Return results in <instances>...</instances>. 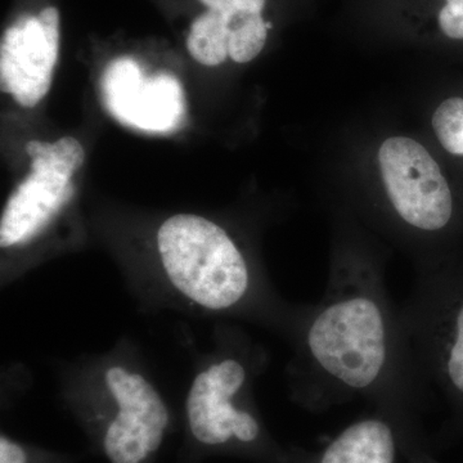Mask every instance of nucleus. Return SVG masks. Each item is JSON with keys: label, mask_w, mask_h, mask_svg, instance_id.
I'll return each mask as SVG.
<instances>
[{"label": "nucleus", "mask_w": 463, "mask_h": 463, "mask_svg": "<svg viewBox=\"0 0 463 463\" xmlns=\"http://www.w3.org/2000/svg\"><path fill=\"white\" fill-rule=\"evenodd\" d=\"M294 392L309 410L364 399L416 448L429 388L408 339L383 265L356 245L337 250L318 303L301 309L294 334Z\"/></svg>", "instance_id": "f257e3e1"}, {"label": "nucleus", "mask_w": 463, "mask_h": 463, "mask_svg": "<svg viewBox=\"0 0 463 463\" xmlns=\"http://www.w3.org/2000/svg\"><path fill=\"white\" fill-rule=\"evenodd\" d=\"M157 248L174 288L199 306L228 312L258 303L260 288L248 259L214 222L174 215L158 230Z\"/></svg>", "instance_id": "f03ea898"}, {"label": "nucleus", "mask_w": 463, "mask_h": 463, "mask_svg": "<svg viewBox=\"0 0 463 463\" xmlns=\"http://www.w3.org/2000/svg\"><path fill=\"white\" fill-rule=\"evenodd\" d=\"M401 316L429 388L463 419V272L423 273Z\"/></svg>", "instance_id": "7ed1b4c3"}, {"label": "nucleus", "mask_w": 463, "mask_h": 463, "mask_svg": "<svg viewBox=\"0 0 463 463\" xmlns=\"http://www.w3.org/2000/svg\"><path fill=\"white\" fill-rule=\"evenodd\" d=\"M379 164L389 205L404 227L420 236L449 227L452 191L428 149L407 137H392L381 146Z\"/></svg>", "instance_id": "20e7f679"}, {"label": "nucleus", "mask_w": 463, "mask_h": 463, "mask_svg": "<svg viewBox=\"0 0 463 463\" xmlns=\"http://www.w3.org/2000/svg\"><path fill=\"white\" fill-rule=\"evenodd\" d=\"M251 370L243 356H225L201 373L192 383L187 414L192 434L206 446L232 440L255 444L261 425L250 410L246 394Z\"/></svg>", "instance_id": "39448f33"}, {"label": "nucleus", "mask_w": 463, "mask_h": 463, "mask_svg": "<svg viewBox=\"0 0 463 463\" xmlns=\"http://www.w3.org/2000/svg\"><path fill=\"white\" fill-rule=\"evenodd\" d=\"M105 379L118 407L103 441L106 455L112 463H141L163 443L169 425L166 404L142 374L114 365Z\"/></svg>", "instance_id": "423d86ee"}, {"label": "nucleus", "mask_w": 463, "mask_h": 463, "mask_svg": "<svg viewBox=\"0 0 463 463\" xmlns=\"http://www.w3.org/2000/svg\"><path fill=\"white\" fill-rule=\"evenodd\" d=\"M58 9H43L38 16L18 18L2 39V90L18 105L32 109L47 96L58 57Z\"/></svg>", "instance_id": "0eeeda50"}, {"label": "nucleus", "mask_w": 463, "mask_h": 463, "mask_svg": "<svg viewBox=\"0 0 463 463\" xmlns=\"http://www.w3.org/2000/svg\"><path fill=\"white\" fill-rule=\"evenodd\" d=\"M102 93L118 120L139 129L169 132L184 114L179 81L166 74L146 78L133 58H118L106 69Z\"/></svg>", "instance_id": "6e6552de"}, {"label": "nucleus", "mask_w": 463, "mask_h": 463, "mask_svg": "<svg viewBox=\"0 0 463 463\" xmlns=\"http://www.w3.org/2000/svg\"><path fill=\"white\" fill-rule=\"evenodd\" d=\"M51 143L32 141L26 152L33 172L9 197L0 221V246L20 245L35 236L72 196L74 170L52 154Z\"/></svg>", "instance_id": "1a4fd4ad"}, {"label": "nucleus", "mask_w": 463, "mask_h": 463, "mask_svg": "<svg viewBox=\"0 0 463 463\" xmlns=\"http://www.w3.org/2000/svg\"><path fill=\"white\" fill-rule=\"evenodd\" d=\"M401 447L397 429L376 413L344 429L315 463H397Z\"/></svg>", "instance_id": "9d476101"}, {"label": "nucleus", "mask_w": 463, "mask_h": 463, "mask_svg": "<svg viewBox=\"0 0 463 463\" xmlns=\"http://www.w3.org/2000/svg\"><path fill=\"white\" fill-rule=\"evenodd\" d=\"M230 21L222 12L209 9L192 24L187 48L201 65L219 66L230 57Z\"/></svg>", "instance_id": "9b49d317"}, {"label": "nucleus", "mask_w": 463, "mask_h": 463, "mask_svg": "<svg viewBox=\"0 0 463 463\" xmlns=\"http://www.w3.org/2000/svg\"><path fill=\"white\" fill-rule=\"evenodd\" d=\"M267 23L259 14L231 18L228 53L237 63H248L258 57L267 42Z\"/></svg>", "instance_id": "f8f14e48"}, {"label": "nucleus", "mask_w": 463, "mask_h": 463, "mask_svg": "<svg viewBox=\"0 0 463 463\" xmlns=\"http://www.w3.org/2000/svg\"><path fill=\"white\" fill-rule=\"evenodd\" d=\"M439 142L452 155H463V99L444 100L432 116Z\"/></svg>", "instance_id": "ddd939ff"}, {"label": "nucleus", "mask_w": 463, "mask_h": 463, "mask_svg": "<svg viewBox=\"0 0 463 463\" xmlns=\"http://www.w3.org/2000/svg\"><path fill=\"white\" fill-rule=\"evenodd\" d=\"M441 32L452 39H463V0H447L439 12Z\"/></svg>", "instance_id": "4468645a"}, {"label": "nucleus", "mask_w": 463, "mask_h": 463, "mask_svg": "<svg viewBox=\"0 0 463 463\" xmlns=\"http://www.w3.org/2000/svg\"><path fill=\"white\" fill-rule=\"evenodd\" d=\"M52 154L54 155L65 165L71 167L74 172L80 169L84 164L85 151L80 145L72 137H63L58 139L56 143H52Z\"/></svg>", "instance_id": "2eb2a0df"}, {"label": "nucleus", "mask_w": 463, "mask_h": 463, "mask_svg": "<svg viewBox=\"0 0 463 463\" xmlns=\"http://www.w3.org/2000/svg\"><path fill=\"white\" fill-rule=\"evenodd\" d=\"M264 5L265 0H219L218 11L225 16L233 18L240 14H261Z\"/></svg>", "instance_id": "dca6fc26"}, {"label": "nucleus", "mask_w": 463, "mask_h": 463, "mask_svg": "<svg viewBox=\"0 0 463 463\" xmlns=\"http://www.w3.org/2000/svg\"><path fill=\"white\" fill-rule=\"evenodd\" d=\"M26 453L23 447L2 435L0 438V463H26Z\"/></svg>", "instance_id": "f3484780"}, {"label": "nucleus", "mask_w": 463, "mask_h": 463, "mask_svg": "<svg viewBox=\"0 0 463 463\" xmlns=\"http://www.w3.org/2000/svg\"><path fill=\"white\" fill-rule=\"evenodd\" d=\"M203 5H206L209 9H214V11H218L219 8V0H201Z\"/></svg>", "instance_id": "a211bd4d"}, {"label": "nucleus", "mask_w": 463, "mask_h": 463, "mask_svg": "<svg viewBox=\"0 0 463 463\" xmlns=\"http://www.w3.org/2000/svg\"><path fill=\"white\" fill-rule=\"evenodd\" d=\"M267 29L268 30L272 29V24L267 23Z\"/></svg>", "instance_id": "6ab92c4d"}]
</instances>
